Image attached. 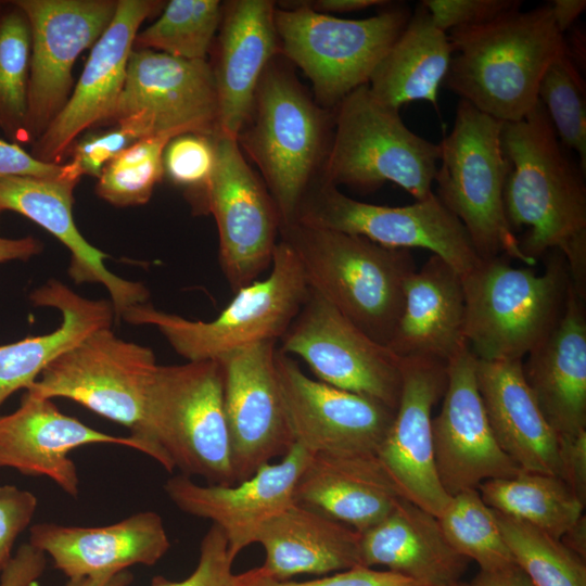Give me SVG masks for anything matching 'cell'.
I'll list each match as a JSON object with an SVG mask.
<instances>
[{
	"label": "cell",
	"instance_id": "obj_46",
	"mask_svg": "<svg viewBox=\"0 0 586 586\" xmlns=\"http://www.w3.org/2000/svg\"><path fill=\"white\" fill-rule=\"evenodd\" d=\"M434 25L444 33L489 22L520 9L519 0H423Z\"/></svg>",
	"mask_w": 586,
	"mask_h": 586
},
{
	"label": "cell",
	"instance_id": "obj_51",
	"mask_svg": "<svg viewBox=\"0 0 586 586\" xmlns=\"http://www.w3.org/2000/svg\"><path fill=\"white\" fill-rule=\"evenodd\" d=\"M468 586H534L526 574L517 565L496 571H482Z\"/></svg>",
	"mask_w": 586,
	"mask_h": 586
},
{
	"label": "cell",
	"instance_id": "obj_16",
	"mask_svg": "<svg viewBox=\"0 0 586 586\" xmlns=\"http://www.w3.org/2000/svg\"><path fill=\"white\" fill-rule=\"evenodd\" d=\"M31 37L26 133L33 144L67 103L73 67L112 22L117 0H14Z\"/></svg>",
	"mask_w": 586,
	"mask_h": 586
},
{
	"label": "cell",
	"instance_id": "obj_22",
	"mask_svg": "<svg viewBox=\"0 0 586 586\" xmlns=\"http://www.w3.org/2000/svg\"><path fill=\"white\" fill-rule=\"evenodd\" d=\"M311 454L294 444L277 463L260 467L233 485H200L180 474L167 480L164 491L184 513L207 519L220 528L234 560L255 544L263 526L295 502L294 491Z\"/></svg>",
	"mask_w": 586,
	"mask_h": 586
},
{
	"label": "cell",
	"instance_id": "obj_20",
	"mask_svg": "<svg viewBox=\"0 0 586 586\" xmlns=\"http://www.w3.org/2000/svg\"><path fill=\"white\" fill-rule=\"evenodd\" d=\"M432 433L436 471L449 496L522 471L495 440L477 386L476 358L468 346L447 362L443 404L432 419Z\"/></svg>",
	"mask_w": 586,
	"mask_h": 586
},
{
	"label": "cell",
	"instance_id": "obj_9",
	"mask_svg": "<svg viewBox=\"0 0 586 586\" xmlns=\"http://www.w3.org/2000/svg\"><path fill=\"white\" fill-rule=\"evenodd\" d=\"M308 291L297 257L279 239L269 275L235 291L213 320H190L145 303L130 307L122 318L132 324L154 326L187 361L218 360L249 345L278 342Z\"/></svg>",
	"mask_w": 586,
	"mask_h": 586
},
{
	"label": "cell",
	"instance_id": "obj_17",
	"mask_svg": "<svg viewBox=\"0 0 586 586\" xmlns=\"http://www.w3.org/2000/svg\"><path fill=\"white\" fill-rule=\"evenodd\" d=\"M277 342L235 349L217 361L235 483L294 445L277 378Z\"/></svg>",
	"mask_w": 586,
	"mask_h": 586
},
{
	"label": "cell",
	"instance_id": "obj_40",
	"mask_svg": "<svg viewBox=\"0 0 586 586\" xmlns=\"http://www.w3.org/2000/svg\"><path fill=\"white\" fill-rule=\"evenodd\" d=\"M542 102L561 144L575 152L586 173V97L582 72L565 50L546 69L538 88Z\"/></svg>",
	"mask_w": 586,
	"mask_h": 586
},
{
	"label": "cell",
	"instance_id": "obj_33",
	"mask_svg": "<svg viewBox=\"0 0 586 586\" xmlns=\"http://www.w3.org/2000/svg\"><path fill=\"white\" fill-rule=\"evenodd\" d=\"M30 300L60 310L62 323L50 333L0 346V408L16 391L28 390L62 354L93 332L111 328L115 314L111 301L85 298L55 280L34 291Z\"/></svg>",
	"mask_w": 586,
	"mask_h": 586
},
{
	"label": "cell",
	"instance_id": "obj_58",
	"mask_svg": "<svg viewBox=\"0 0 586 586\" xmlns=\"http://www.w3.org/2000/svg\"><path fill=\"white\" fill-rule=\"evenodd\" d=\"M2 2V0H0V3Z\"/></svg>",
	"mask_w": 586,
	"mask_h": 586
},
{
	"label": "cell",
	"instance_id": "obj_35",
	"mask_svg": "<svg viewBox=\"0 0 586 586\" xmlns=\"http://www.w3.org/2000/svg\"><path fill=\"white\" fill-rule=\"evenodd\" d=\"M477 491L495 511L560 538L583 514L585 505L559 476L520 471L483 482Z\"/></svg>",
	"mask_w": 586,
	"mask_h": 586
},
{
	"label": "cell",
	"instance_id": "obj_11",
	"mask_svg": "<svg viewBox=\"0 0 586 586\" xmlns=\"http://www.w3.org/2000/svg\"><path fill=\"white\" fill-rule=\"evenodd\" d=\"M157 366L152 349L103 328L53 360L27 391L49 399H71L127 428L150 457L143 429Z\"/></svg>",
	"mask_w": 586,
	"mask_h": 586
},
{
	"label": "cell",
	"instance_id": "obj_2",
	"mask_svg": "<svg viewBox=\"0 0 586 586\" xmlns=\"http://www.w3.org/2000/svg\"><path fill=\"white\" fill-rule=\"evenodd\" d=\"M447 35L451 59L446 87L502 123L521 120L535 107L546 69L565 50L549 3L515 9Z\"/></svg>",
	"mask_w": 586,
	"mask_h": 586
},
{
	"label": "cell",
	"instance_id": "obj_53",
	"mask_svg": "<svg viewBox=\"0 0 586 586\" xmlns=\"http://www.w3.org/2000/svg\"><path fill=\"white\" fill-rule=\"evenodd\" d=\"M311 10L333 15L356 12L371 7H385L390 1L384 0H315L304 1Z\"/></svg>",
	"mask_w": 586,
	"mask_h": 586
},
{
	"label": "cell",
	"instance_id": "obj_56",
	"mask_svg": "<svg viewBox=\"0 0 586 586\" xmlns=\"http://www.w3.org/2000/svg\"><path fill=\"white\" fill-rule=\"evenodd\" d=\"M571 551L585 560L586 558V519L583 514L560 538Z\"/></svg>",
	"mask_w": 586,
	"mask_h": 586
},
{
	"label": "cell",
	"instance_id": "obj_36",
	"mask_svg": "<svg viewBox=\"0 0 586 586\" xmlns=\"http://www.w3.org/2000/svg\"><path fill=\"white\" fill-rule=\"evenodd\" d=\"M31 37L28 20L14 0L0 3V131L28 143L27 98Z\"/></svg>",
	"mask_w": 586,
	"mask_h": 586
},
{
	"label": "cell",
	"instance_id": "obj_48",
	"mask_svg": "<svg viewBox=\"0 0 586 586\" xmlns=\"http://www.w3.org/2000/svg\"><path fill=\"white\" fill-rule=\"evenodd\" d=\"M560 477L586 504V431L558 440Z\"/></svg>",
	"mask_w": 586,
	"mask_h": 586
},
{
	"label": "cell",
	"instance_id": "obj_26",
	"mask_svg": "<svg viewBox=\"0 0 586 586\" xmlns=\"http://www.w3.org/2000/svg\"><path fill=\"white\" fill-rule=\"evenodd\" d=\"M78 182L60 177L16 176L0 179V212L12 211L33 220L71 252L69 277L77 283H100L110 294L115 315L145 303L149 291L140 282L125 280L104 264L107 255L79 232L74 217V190Z\"/></svg>",
	"mask_w": 586,
	"mask_h": 586
},
{
	"label": "cell",
	"instance_id": "obj_21",
	"mask_svg": "<svg viewBox=\"0 0 586 586\" xmlns=\"http://www.w3.org/2000/svg\"><path fill=\"white\" fill-rule=\"evenodd\" d=\"M400 370L397 408L375 456L404 498L438 518L451 496L436 471L432 410L444 395L447 365L408 358Z\"/></svg>",
	"mask_w": 586,
	"mask_h": 586
},
{
	"label": "cell",
	"instance_id": "obj_34",
	"mask_svg": "<svg viewBox=\"0 0 586 586\" xmlns=\"http://www.w3.org/2000/svg\"><path fill=\"white\" fill-rule=\"evenodd\" d=\"M451 59L448 35L438 29L426 9L415 12L373 71L368 86L383 104L395 110L413 101L437 107L438 88Z\"/></svg>",
	"mask_w": 586,
	"mask_h": 586
},
{
	"label": "cell",
	"instance_id": "obj_25",
	"mask_svg": "<svg viewBox=\"0 0 586 586\" xmlns=\"http://www.w3.org/2000/svg\"><path fill=\"white\" fill-rule=\"evenodd\" d=\"M28 543L49 556L68 579L152 566L170 548L163 519L154 511L104 526L38 523L30 527Z\"/></svg>",
	"mask_w": 586,
	"mask_h": 586
},
{
	"label": "cell",
	"instance_id": "obj_24",
	"mask_svg": "<svg viewBox=\"0 0 586 586\" xmlns=\"http://www.w3.org/2000/svg\"><path fill=\"white\" fill-rule=\"evenodd\" d=\"M270 0L222 3L221 18L209 53L218 100V133L237 139L250 114L258 81L281 54Z\"/></svg>",
	"mask_w": 586,
	"mask_h": 586
},
{
	"label": "cell",
	"instance_id": "obj_12",
	"mask_svg": "<svg viewBox=\"0 0 586 586\" xmlns=\"http://www.w3.org/2000/svg\"><path fill=\"white\" fill-rule=\"evenodd\" d=\"M295 221L364 237L386 247L429 250L461 276L480 260L464 227L434 192L410 205H378L352 199L317 178Z\"/></svg>",
	"mask_w": 586,
	"mask_h": 586
},
{
	"label": "cell",
	"instance_id": "obj_10",
	"mask_svg": "<svg viewBox=\"0 0 586 586\" xmlns=\"http://www.w3.org/2000/svg\"><path fill=\"white\" fill-rule=\"evenodd\" d=\"M411 12L387 4L361 20L318 13L304 1L276 8L281 54L311 81L316 102L334 110L352 91L369 82L379 62L407 25Z\"/></svg>",
	"mask_w": 586,
	"mask_h": 586
},
{
	"label": "cell",
	"instance_id": "obj_55",
	"mask_svg": "<svg viewBox=\"0 0 586 586\" xmlns=\"http://www.w3.org/2000/svg\"><path fill=\"white\" fill-rule=\"evenodd\" d=\"M132 579V574L125 570L99 576L68 579L65 586H129Z\"/></svg>",
	"mask_w": 586,
	"mask_h": 586
},
{
	"label": "cell",
	"instance_id": "obj_43",
	"mask_svg": "<svg viewBox=\"0 0 586 586\" xmlns=\"http://www.w3.org/2000/svg\"><path fill=\"white\" fill-rule=\"evenodd\" d=\"M140 139L135 131L123 125L79 136L67 151L66 155L71 160L62 163L59 177L75 182L82 176L99 178L115 156Z\"/></svg>",
	"mask_w": 586,
	"mask_h": 586
},
{
	"label": "cell",
	"instance_id": "obj_15",
	"mask_svg": "<svg viewBox=\"0 0 586 586\" xmlns=\"http://www.w3.org/2000/svg\"><path fill=\"white\" fill-rule=\"evenodd\" d=\"M279 341L278 348L303 359L317 380L375 399L396 411L400 359L316 292L309 289Z\"/></svg>",
	"mask_w": 586,
	"mask_h": 586
},
{
	"label": "cell",
	"instance_id": "obj_47",
	"mask_svg": "<svg viewBox=\"0 0 586 586\" xmlns=\"http://www.w3.org/2000/svg\"><path fill=\"white\" fill-rule=\"evenodd\" d=\"M37 505L31 492L11 484L0 486V573L12 559L14 543L30 524Z\"/></svg>",
	"mask_w": 586,
	"mask_h": 586
},
{
	"label": "cell",
	"instance_id": "obj_4",
	"mask_svg": "<svg viewBox=\"0 0 586 586\" xmlns=\"http://www.w3.org/2000/svg\"><path fill=\"white\" fill-rule=\"evenodd\" d=\"M279 237L292 249L308 288L373 341L387 346L416 270L410 250L294 221Z\"/></svg>",
	"mask_w": 586,
	"mask_h": 586
},
{
	"label": "cell",
	"instance_id": "obj_30",
	"mask_svg": "<svg viewBox=\"0 0 586 586\" xmlns=\"http://www.w3.org/2000/svg\"><path fill=\"white\" fill-rule=\"evenodd\" d=\"M476 381L500 449L523 471L560 477L558 437L524 380L522 360L476 359Z\"/></svg>",
	"mask_w": 586,
	"mask_h": 586
},
{
	"label": "cell",
	"instance_id": "obj_7",
	"mask_svg": "<svg viewBox=\"0 0 586 586\" xmlns=\"http://www.w3.org/2000/svg\"><path fill=\"white\" fill-rule=\"evenodd\" d=\"M333 111L321 181L360 192L374 191L390 181L415 201L434 192L440 143L411 131L399 111L375 99L368 84L347 94Z\"/></svg>",
	"mask_w": 586,
	"mask_h": 586
},
{
	"label": "cell",
	"instance_id": "obj_29",
	"mask_svg": "<svg viewBox=\"0 0 586 586\" xmlns=\"http://www.w3.org/2000/svg\"><path fill=\"white\" fill-rule=\"evenodd\" d=\"M359 534L361 565L385 566L423 586L457 584L468 568L469 559L450 545L438 519L404 497Z\"/></svg>",
	"mask_w": 586,
	"mask_h": 586
},
{
	"label": "cell",
	"instance_id": "obj_6",
	"mask_svg": "<svg viewBox=\"0 0 586 586\" xmlns=\"http://www.w3.org/2000/svg\"><path fill=\"white\" fill-rule=\"evenodd\" d=\"M143 441L165 470L208 484H235L217 360L157 366L145 408Z\"/></svg>",
	"mask_w": 586,
	"mask_h": 586
},
{
	"label": "cell",
	"instance_id": "obj_1",
	"mask_svg": "<svg viewBox=\"0 0 586 586\" xmlns=\"http://www.w3.org/2000/svg\"><path fill=\"white\" fill-rule=\"evenodd\" d=\"M502 152L509 163L504 205L525 256L537 262L558 251L568 265L571 284L586 300L585 171L559 141L538 100L521 120L502 123Z\"/></svg>",
	"mask_w": 586,
	"mask_h": 586
},
{
	"label": "cell",
	"instance_id": "obj_45",
	"mask_svg": "<svg viewBox=\"0 0 586 586\" xmlns=\"http://www.w3.org/2000/svg\"><path fill=\"white\" fill-rule=\"evenodd\" d=\"M233 561L228 553V543L219 527L212 524L200 545V557L193 572L181 581L155 576L151 586H232Z\"/></svg>",
	"mask_w": 586,
	"mask_h": 586
},
{
	"label": "cell",
	"instance_id": "obj_13",
	"mask_svg": "<svg viewBox=\"0 0 586 586\" xmlns=\"http://www.w3.org/2000/svg\"><path fill=\"white\" fill-rule=\"evenodd\" d=\"M214 140L215 167L195 205L215 218L220 266L235 292L271 266L280 218L237 139L216 135Z\"/></svg>",
	"mask_w": 586,
	"mask_h": 586
},
{
	"label": "cell",
	"instance_id": "obj_28",
	"mask_svg": "<svg viewBox=\"0 0 586 586\" xmlns=\"http://www.w3.org/2000/svg\"><path fill=\"white\" fill-rule=\"evenodd\" d=\"M461 275L432 255L404 284V305L387 348L399 359L446 364L468 346Z\"/></svg>",
	"mask_w": 586,
	"mask_h": 586
},
{
	"label": "cell",
	"instance_id": "obj_32",
	"mask_svg": "<svg viewBox=\"0 0 586 586\" xmlns=\"http://www.w3.org/2000/svg\"><path fill=\"white\" fill-rule=\"evenodd\" d=\"M359 539V532L351 526L294 502L263 526L256 543L265 550L260 568L286 581L361 565Z\"/></svg>",
	"mask_w": 586,
	"mask_h": 586
},
{
	"label": "cell",
	"instance_id": "obj_14",
	"mask_svg": "<svg viewBox=\"0 0 586 586\" xmlns=\"http://www.w3.org/2000/svg\"><path fill=\"white\" fill-rule=\"evenodd\" d=\"M141 139L218 133V100L207 61L133 49L123 91L110 120Z\"/></svg>",
	"mask_w": 586,
	"mask_h": 586
},
{
	"label": "cell",
	"instance_id": "obj_27",
	"mask_svg": "<svg viewBox=\"0 0 586 586\" xmlns=\"http://www.w3.org/2000/svg\"><path fill=\"white\" fill-rule=\"evenodd\" d=\"M522 371L558 440L586 431V310L572 284L559 323L527 354Z\"/></svg>",
	"mask_w": 586,
	"mask_h": 586
},
{
	"label": "cell",
	"instance_id": "obj_19",
	"mask_svg": "<svg viewBox=\"0 0 586 586\" xmlns=\"http://www.w3.org/2000/svg\"><path fill=\"white\" fill-rule=\"evenodd\" d=\"M160 0H117L112 22L91 47L72 94L30 154L62 164L73 142L94 126L107 125L123 91L135 38L142 23L164 8Z\"/></svg>",
	"mask_w": 586,
	"mask_h": 586
},
{
	"label": "cell",
	"instance_id": "obj_37",
	"mask_svg": "<svg viewBox=\"0 0 586 586\" xmlns=\"http://www.w3.org/2000/svg\"><path fill=\"white\" fill-rule=\"evenodd\" d=\"M218 0H170L158 18L139 30L133 49H149L184 60L207 61L220 18Z\"/></svg>",
	"mask_w": 586,
	"mask_h": 586
},
{
	"label": "cell",
	"instance_id": "obj_50",
	"mask_svg": "<svg viewBox=\"0 0 586 586\" xmlns=\"http://www.w3.org/2000/svg\"><path fill=\"white\" fill-rule=\"evenodd\" d=\"M62 164L43 163L20 144L0 139V179L16 176L55 178Z\"/></svg>",
	"mask_w": 586,
	"mask_h": 586
},
{
	"label": "cell",
	"instance_id": "obj_59",
	"mask_svg": "<svg viewBox=\"0 0 586 586\" xmlns=\"http://www.w3.org/2000/svg\"><path fill=\"white\" fill-rule=\"evenodd\" d=\"M0 214H1V212H0Z\"/></svg>",
	"mask_w": 586,
	"mask_h": 586
},
{
	"label": "cell",
	"instance_id": "obj_41",
	"mask_svg": "<svg viewBox=\"0 0 586 586\" xmlns=\"http://www.w3.org/2000/svg\"><path fill=\"white\" fill-rule=\"evenodd\" d=\"M171 139L146 137L122 151L103 168L97 194L117 207L145 204L164 176L163 155Z\"/></svg>",
	"mask_w": 586,
	"mask_h": 586
},
{
	"label": "cell",
	"instance_id": "obj_5",
	"mask_svg": "<svg viewBox=\"0 0 586 586\" xmlns=\"http://www.w3.org/2000/svg\"><path fill=\"white\" fill-rule=\"evenodd\" d=\"M557 255L540 275L501 255L480 259L461 276L464 336L477 360H522L555 330L571 284L565 259Z\"/></svg>",
	"mask_w": 586,
	"mask_h": 586
},
{
	"label": "cell",
	"instance_id": "obj_42",
	"mask_svg": "<svg viewBox=\"0 0 586 586\" xmlns=\"http://www.w3.org/2000/svg\"><path fill=\"white\" fill-rule=\"evenodd\" d=\"M215 136L183 133L173 138L164 151V175L194 194L195 202L215 167Z\"/></svg>",
	"mask_w": 586,
	"mask_h": 586
},
{
	"label": "cell",
	"instance_id": "obj_31",
	"mask_svg": "<svg viewBox=\"0 0 586 586\" xmlns=\"http://www.w3.org/2000/svg\"><path fill=\"white\" fill-rule=\"evenodd\" d=\"M403 497L375 455H311L294 491L295 502L362 532Z\"/></svg>",
	"mask_w": 586,
	"mask_h": 586
},
{
	"label": "cell",
	"instance_id": "obj_38",
	"mask_svg": "<svg viewBox=\"0 0 586 586\" xmlns=\"http://www.w3.org/2000/svg\"><path fill=\"white\" fill-rule=\"evenodd\" d=\"M515 564L534 586H586L585 560L559 538L493 510Z\"/></svg>",
	"mask_w": 586,
	"mask_h": 586
},
{
	"label": "cell",
	"instance_id": "obj_3",
	"mask_svg": "<svg viewBox=\"0 0 586 586\" xmlns=\"http://www.w3.org/2000/svg\"><path fill=\"white\" fill-rule=\"evenodd\" d=\"M282 55L265 68L237 141L257 166L280 218L296 220L330 144L334 111L321 107Z\"/></svg>",
	"mask_w": 586,
	"mask_h": 586
},
{
	"label": "cell",
	"instance_id": "obj_49",
	"mask_svg": "<svg viewBox=\"0 0 586 586\" xmlns=\"http://www.w3.org/2000/svg\"><path fill=\"white\" fill-rule=\"evenodd\" d=\"M47 556L30 545H21L0 573V586H41Z\"/></svg>",
	"mask_w": 586,
	"mask_h": 586
},
{
	"label": "cell",
	"instance_id": "obj_54",
	"mask_svg": "<svg viewBox=\"0 0 586 586\" xmlns=\"http://www.w3.org/2000/svg\"><path fill=\"white\" fill-rule=\"evenodd\" d=\"M549 4L555 24L562 35L586 9L585 0H553Z\"/></svg>",
	"mask_w": 586,
	"mask_h": 586
},
{
	"label": "cell",
	"instance_id": "obj_8",
	"mask_svg": "<svg viewBox=\"0 0 586 586\" xmlns=\"http://www.w3.org/2000/svg\"><path fill=\"white\" fill-rule=\"evenodd\" d=\"M501 126L459 101L454 127L440 143L435 194L462 224L480 259L504 255L532 267L536 262L521 251L505 213L509 163L501 149Z\"/></svg>",
	"mask_w": 586,
	"mask_h": 586
},
{
	"label": "cell",
	"instance_id": "obj_44",
	"mask_svg": "<svg viewBox=\"0 0 586 586\" xmlns=\"http://www.w3.org/2000/svg\"><path fill=\"white\" fill-rule=\"evenodd\" d=\"M232 586H423L392 571H379L357 565L333 575L306 581H280L268 575L260 566L234 574Z\"/></svg>",
	"mask_w": 586,
	"mask_h": 586
},
{
	"label": "cell",
	"instance_id": "obj_18",
	"mask_svg": "<svg viewBox=\"0 0 586 586\" xmlns=\"http://www.w3.org/2000/svg\"><path fill=\"white\" fill-rule=\"evenodd\" d=\"M276 371L294 444L311 455H375L395 411L306 375L277 347Z\"/></svg>",
	"mask_w": 586,
	"mask_h": 586
},
{
	"label": "cell",
	"instance_id": "obj_23",
	"mask_svg": "<svg viewBox=\"0 0 586 586\" xmlns=\"http://www.w3.org/2000/svg\"><path fill=\"white\" fill-rule=\"evenodd\" d=\"M93 444L118 445L148 455L136 437L90 428L63 413L52 399L28 391L16 410L0 417V467L47 477L72 497L79 493V477L69 454Z\"/></svg>",
	"mask_w": 586,
	"mask_h": 586
},
{
	"label": "cell",
	"instance_id": "obj_52",
	"mask_svg": "<svg viewBox=\"0 0 586 586\" xmlns=\"http://www.w3.org/2000/svg\"><path fill=\"white\" fill-rule=\"evenodd\" d=\"M42 247V243L31 235L17 239L0 237V263L26 260L39 254Z\"/></svg>",
	"mask_w": 586,
	"mask_h": 586
},
{
	"label": "cell",
	"instance_id": "obj_57",
	"mask_svg": "<svg viewBox=\"0 0 586 586\" xmlns=\"http://www.w3.org/2000/svg\"><path fill=\"white\" fill-rule=\"evenodd\" d=\"M450 586H468V584H464L462 582H459L457 584L450 585Z\"/></svg>",
	"mask_w": 586,
	"mask_h": 586
},
{
	"label": "cell",
	"instance_id": "obj_39",
	"mask_svg": "<svg viewBox=\"0 0 586 586\" xmlns=\"http://www.w3.org/2000/svg\"><path fill=\"white\" fill-rule=\"evenodd\" d=\"M450 545L482 571H496L515 564L501 535L493 509L477 489H466L450 497L437 518Z\"/></svg>",
	"mask_w": 586,
	"mask_h": 586
}]
</instances>
